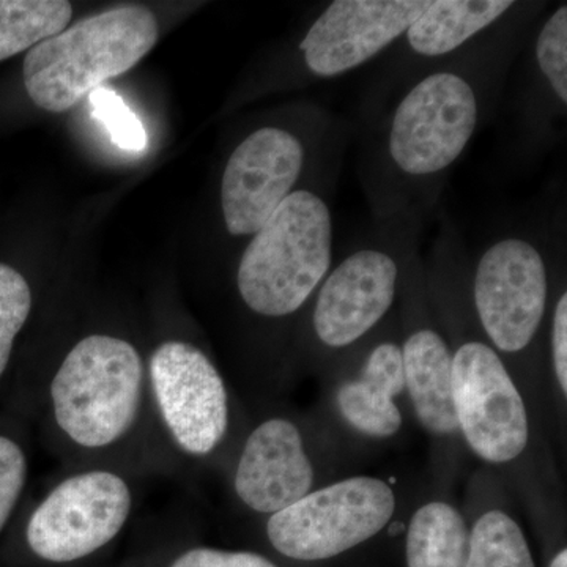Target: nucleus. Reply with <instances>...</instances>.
I'll return each instance as SVG.
<instances>
[{
    "label": "nucleus",
    "mask_w": 567,
    "mask_h": 567,
    "mask_svg": "<svg viewBox=\"0 0 567 567\" xmlns=\"http://www.w3.org/2000/svg\"><path fill=\"white\" fill-rule=\"evenodd\" d=\"M543 3L517 2L491 31L436 63L369 123L361 185L375 227L421 234L447 174L491 118Z\"/></svg>",
    "instance_id": "1"
},
{
    "label": "nucleus",
    "mask_w": 567,
    "mask_h": 567,
    "mask_svg": "<svg viewBox=\"0 0 567 567\" xmlns=\"http://www.w3.org/2000/svg\"><path fill=\"white\" fill-rule=\"evenodd\" d=\"M35 405L62 470L112 466L141 480L181 475L153 416L145 353L125 336L82 334L35 385Z\"/></svg>",
    "instance_id": "2"
},
{
    "label": "nucleus",
    "mask_w": 567,
    "mask_h": 567,
    "mask_svg": "<svg viewBox=\"0 0 567 567\" xmlns=\"http://www.w3.org/2000/svg\"><path fill=\"white\" fill-rule=\"evenodd\" d=\"M339 167H330L290 194L241 254L235 289L254 319L300 328L334 264L331 196Z\"/></svg>",
    "instance_id": "3"
},
{
    "label": "nucleus",
    "mask_w": 567,
    "mask_h": 567,
    "mask_svg": "<svg viewBox=\"0 0 567 567\" xmlns=\"http://www.w3.org/2000/svg\"><path fill=\"white\" fill-rule=\"evenodd\" d=\"M421 234L379 229L333 264L295 336L293 364L327 374L398 312Z\"/></svg>",
    "instance_id": "4"
},
{
    "label": "nucleus",
    "mask_w": 567,
    "mask_h": 567,
    "mask_svg": "<svg viewBox=\"0 0 567 567\" xmlns=\"http://www.w3.org/2000/svg\"><path fill=\"white\" fill-rule=\"evenodd\" d=\"M145 363L153 416L181 473H223L249 420L237 386L192 339L156 342Z\"/></svg>",
    "instance_id": "5"
},
{
    "label": "nucleus",
    "mask_w": 567,
    "mask_h": 567,
    "mask_svg": "<svg viewBox=\"0 0 567 567\" xmlns=\"http://www.w3.org/2000/svg\"><path fill=\"white\" fill-rule=\"evenodd\" d=\"M349 134V123L320 104L301 128L265 125L249 133L224 167L227 233L249 238L259 233L290 194L341 164Z\"/></svg>",
    "instance_id": "6"
},
{
    "label": "nucleus",
    "mask_w": 567,
    "mask_h": 567,
    "mask_svg": "<svg viewBox=\"0 0 567 567\" xmlns=\"http://www.w3.org/2000/svg\"><path fill=\"white\" fill-rule=\"evenodd\" d=\"M557 275L551 279L546 246L528 234L496 238L468 265L477 327L520 388L540 372Z\"/></svg>",
    "instance_id": "7"
},
{
    "label": "nucleus",
    "mask_w": 567,
    "mask_h": 567,
    "mask_svg": "<svg viewBox=\"0 0 567 567\" xmlns=\"http://www.w3.org/2000/svg\"><path fill=\"white\" fill-rule=\"evenodd\" d=\"M158 41L145 7H117L41 41L24 59L29 99L48 112L71 110L103 82L132 70Z\"/></svg>",
    "instance_id": "8"
},
{
    "label": "nucleus",
    "mask_w": 567,
    "mask_h": 567,
    "mask_svg": "<svg viewBox=\"0 0 567 567\" xmlns=\"http://www.w3.org/2000/svg\"><path fill=\"white\" fill-rule=\"evenodd\" d=\"M322 450L319 423L275 401L260 404L221 473L234 506L267 518L331 483Z\"/></svg>",
    "instance_id": "9"
},
{
    "label": "nucleus",
    "mask_w": 567,
    "mask_h": 567,
    "mask_svg": "<svg viewBox=\"0 0 567 567\" xmlns=\"http://www.w3.org/2000/svg\"><path fill=\"white\" fill-rule=\"evenodd\" d=\"M141 481L112 466L62 470L25 517L22 536L29 554L63 566L110 547L136 514Z\"/></svg>",
    "instance_id": "10"
},
{
    "label": "nucleus",
    "mask_w": 567,
    "mask_h": 567,
    "mask_svg": "<svg viewBox=\"0 0 567 567\" xmlns=\"http://www.w3.org/2000/svg\"><path fill=\"white\" fill-rule=\"evenodd\" d=\"M398 509V492L383 477H341L264 518V532L284 558L324 561L385 532Z\"/></svg>",
    "instance_id": "11"
},
{
    "label": "nucleus",
    "mask_w": 567,
    "mask_h": 567,
    "mask_svg": "<svg viewBox=\"0 0 567 567\" xmlns=\"http://www.w3.org/2000/svg\"><path fill=\"white\" fill-rule=\"evenodd\" d=\"M405 395L417 424L431 440L436 468L447 481L456 470L462 443L451 386V346L429 293L420 251L406 268L398 308Z\"/></svg>",
    "instance_id": "12"
},
{
    "label": "nucleus",
    "mask_w": 567,
    "mask_h": 567,
    "mask_svg": "<svg viewBox=\"0 0 567 567\" xmlns=\"http://www.w3.org/2000/svg\"><path fill=\"white\" fill-rule=\"evenodd\" d=\"M327 375L328 412L339 431L365 443L386 442L401 434L405 377L398 312Z\"/></svg>",
    "instance_id": "13"
},
{
    "label": "nucleus",
    "mask_w": 567,
    "mask_h": 567,
    "mask_svg": "<svg viewBox=\"0 0 567 567\" xmlns=\"http://www.w3.org/2000/svg\"><path fill=\"white\" fill-rule=\"evenodd\" d=\"M517 2L513 0H431L395 41L391 58L368 95V115L401 93L425 70L456 54L477 37L505 20Z\"/></svg>",
    "instance_id": "14"
},
{
    "label": "nucleus",
    "mask_w": 567,
    "mask_h": 567,
    "mask_svg": "<svg viewBox=\"0 0 567 567\" xmlns=\"http://www.w3.org/2000/svg\"><path fill=\"white\" fill-rule=\"evenodd\" d=\"M522 58L520 87L513 103L518 151L537 153L559 137L567 114V6L537 22Z\"/></svg>",
    "instance_id": "15"
},
{
    "label": "nucleus",
    "mask_w": 567,
    "mask_h": 567,
    "mask_svg": "<svg viewBox=\"0 0 567 567\" xmlns=\"http://www.w3.org/2000/svg\"><path fill=\"white\" fill-rule=\"evenodd\" d=\"M468 520L450 498L432 496L406 524V567H466Z\"/></svg>",
    "instance_id": "16"
},
{
    "label": "nucleus",
    "mask_w": 567,
    "mask_h": 567,
    "mask_svg": "<svg viewBox=\"0 0 567 567\" xmlns=\"http://www.w3.org/2000/svg\"><path fill=\"white\" fill-rule=\"evenodd\" d=\"M468 516L466 567H536L524 528L503 499L483 496Z\"/></svg>",
    "instance_id": "17"
},
{
    "label": "nucleus",
    "mask_w": 567,
    "mask_h": 567,
    "mask_svg": "<svg viewBox=\"0 0 567 567\" xmlns=\"http://www.w3.org/2000/svg\"><path fill=\"white\" fill-rule=\"evenodd\" d=\"M71 17L65 0H0V62L65 31Z\"/></svg>",
    "instance_id": "18"
},
{
    "label": "nucleus",
    "mask_w": 567,
    "mask_h": 567,
    "mask_svg": "<svg viewBox=\"0 0 567 567\" xmlns=\"http://www.w3.org/2000/svg\"><path fill=\"white\" fill-rule=\"evenodd\" d=\"M31 284L17 268L0 264V380L9 371L18 336L32 315Z\"/></svg>",
    "instance_id": "19"
},
{
    "label": "nucleus",
    "mask_w": 567,
    "mask_h": 567,
    "mask_svg": "<svg viewBox=\"0 0 567 567\" xmlns=\"http://www.w3.org/2000/svg\"><path fill=\"white\" fill-rule=\"evenodd\" d=\"M31 458L17 436L0 432V535L9 525L28 487Z\"/></svg>",
    "instance_id": "20"
},
{
    "label": "nucleus",
    "mask_w": 567,
    "mask_h": 567,
    "mask_svg": "<svg viewBox=\"0 0 567 567\" xmlns=\"http://www.w3.org/2000/svg\"><path fill=\"white\" fill-rule=\"evenodd\" d=\"M92 114L106 126L112 142L125 151L141 152L147 144V134L137 115L122 96L106 87L91 93Z\"/></svg>",
    "instance_id": "21"
},
{
    "label": "nucleus",
    "mask_w": 567,
    "mask_h": 567,
    "mask_svg": "<svg viewBox=\"0 0 567 567\" xmlns=\"http://www.w3.org/2000/svg\"><path fill=\"white\" fill-rule=\"evenodd\" d=\"M546 353L550 379L557 388V398L563 409L567 402V292L566 282L555 279L551 295L550 311H548L546 330Z\"/></svg>",
    "instance_id": "22"
},
{
    "label": "nucleus",
    "mask_w": 567,
    "mask_h": 567,
    "mask_svg": "<svg viewBox=\"0 0 567 567\" xmlns=\"http://www.w3.org/2000/svg\"><path fill=\"white\" fill-rule=\"evenodd\" d=\"M166 567H279L270 558L256 551L224 550L208 546L183 548L169 559Z\"/></svg>",
    "instance_id": "23"
},
{
    "label": "nucleus",
    "mask_w": 567,
    "mask_h": 567,
    "mask_svg": "<svg viewBox=\"0 0 567 567\" xmlns=\"http://www.w3.org/2000/svg\"><path fill=\"white\" fill-rule=\"evenodd\" d=\"M548 567H567V550L566 547H563L561 550H558L557 554L551 558L550 565Z\"/></svg>",
    "instance_id": "24"
}]
</instances>
